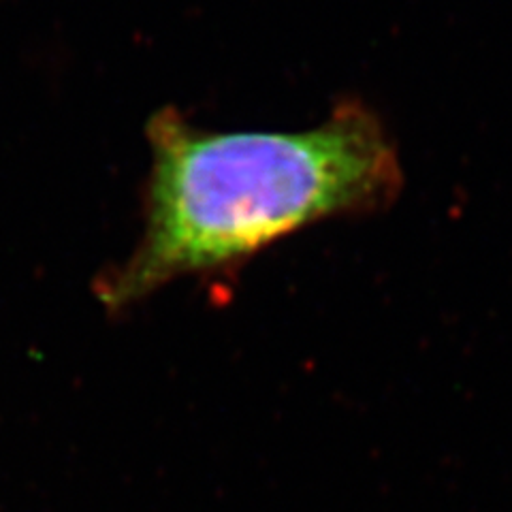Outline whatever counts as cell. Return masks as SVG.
<instances>
[{"label": "cell", "instance_id": "1", "mask_svg": "<svg viewBox=\"0 0 512 512\" xmlns=\"http://www.w3.org/2000/svg\"><path fill=\"white\" fill-rule=\"evenodd\" d=\"M146 137L139 239L92 286L111 316L178 280L229 274L314 224L389 210L404 188L387 126L359 99L306 131H205L163 107Z\"/></svg>", "mask_w": 512, "mask_h": 512}]
</instances>
